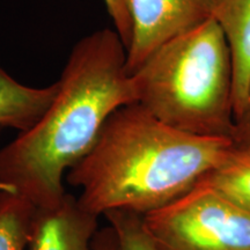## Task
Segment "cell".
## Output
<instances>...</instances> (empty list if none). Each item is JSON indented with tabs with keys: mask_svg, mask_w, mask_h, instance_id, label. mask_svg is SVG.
<instances>
[{
	"mask_svg": "<svg viewBox=\"0 0 250 250\" xmlns=\"http://www.w3.org/2000/svg\"><path fill=\"white\" fill-rule=\"evenodd\" d=\"M58 83L40 121L0 148V190L34 206L61 201L64 176L88 154L108 118L137 103L126 48L108 28L73 46Z\"/></svg>",
	"mask_w": 250,
	"mask_h": 250,
	"instance_id": "obj_1",
	"label": "cell"
},
{
	"mask_svg": "<svg viewBox=\"0 0 250 250\" xmlns=\"http://www.w3.org/2000/svg\"><path fill=\"white\" fill-rule=\"evenodd\" d=\"M233 147L229 138L182 132L132 103L108 118L66 181L96 217L115 211L144 217L189 191Z\"/></svg>",
	"mask_w": 250,
	"mask_h": 250,
	"instance_id": "obj_2",
	"label": "cell"
},
{
	"mask_svg": "<svg viewBox=\"0 0 250 250\" xmlns=\"http://www.w3.org/2000/svg\"><path fill=\"white\" fill-rule=\"evenodd\" d=\"M131 77L137 103L162 123L195 136L230 139L233 62L213 18L156 49Z\"/></svg>",
	"mask_w": 250,
	"mask_h": 250,
	"instance_id": "obj_3",
	"label": "cell"
},
{
	"mask_svg": "<svg viewBox=\"0 0 250 250\" xmlns=\"http://www.w3.org/2000/svg\"><path fill=\"white\" fill-rule=\"evenodd\" d=\"M143 223L159 250H250V212L203 180Z\"/></svg>",
	"mask_w": 250,
	"mask_h": 250,
	"instance_id": "obj_4",
	"label": "cell"
},
{
	"mask_svg": "<svg viewBox=\"0 0 250 250\" xmlns=\"http://www.w3.org/2000/svg\"><path fill=\"white\" fill-rule=\"evenodd\" d=\"M214 0H126L131 35L126 68L133 73L156 49L212 19Z\"/></svg>",
	"mask_w": 250,
	"mask_h": 250,
	"instance_id": "obj_5",
	"label": "cell"
},
{
	"mask_svg": "<svg viewBox=\"0 0 250 250\" xmlns=\"http://www.w3.org/2000/svg\"><path fill=\"white\" fill-rule=\"evenodd\" d=\"M98 230L99 217L66 192L54 205L34 208L27 250H93Z\"/></svg>",
	"mask_w": 250,
	"mask_h": 250,
	"instance_id": "obj_6",
	"label": "cell"
},
{
	"mask_svg": "<svg viewBox=\"0 0 250 250\" xmlns=\"http://www.w3.org/2000/svg\"><path fill=\"white\" fill-rule=\"evenodd\" d=\"M212 18L223 30L232 56L235 120L250 87V0H214Z\"/></svg>",
	"mask_w": 250,
	"mask_h": 250,
	"instance_id": "obj_7",
	"label": "cell"
},
{
	"mask_svg": "<svg viewBox=\"0 0 250 250\" xmlns=\"http://www.w3.org/2000/svg\"><path fill=\"white\" fill-rule=\"evenodd\" d=\"M58 88V81L46 87L23 85L0 67V130H29L44 115Z\"/></svg>",
	"mask_w": 250,
	"mask_h": 250,
	"instance_id": "obj_8",
	"label": "cell"
},
{
	"mask_svg": "<svg viewBox=\"0 0 250 250\" xmlns=\"http://www.w3.org/2000/svg\"><path fill=\"white\" fill-rule=\"evenodd\" d=\"M234 204L250 212V152L233 147L203 179Z\"/></svg>",
	"mask_w": 250,
	"mask_h": 250,
	"instance_id": "obj_9",
	"label": "cell"
},
{
	"mask_svg": "<svg viewBox=\"0 0 250 250\" xmlns=\"http://www.w3.org/2000/svg\"><path fill=\"white\" fill-rule=\"evenodd\" d=\"M33 204L0 190V250H27Z\"/></svg>",
	"mask_w": 250,
	"mask_h": 250,
	"instance_id": "obj_10",
	"label": "cell"
},
{
	"mask_svg": "<svg viewBox=\"0 0 250 250\" xmlns=\"http://www.w3.org/2000/svg\"><path fill=\"white\" fill-rule=\"evenodd\" d=\"M117 240V250H159L149 235L142 215L115 211L103 215Z\"/></svg>",
	"mask_w": 250,
	"mask_h": 250,
	"instance_id": "obj_11",
	"label": "cell"
},
{
	"mask_svg": "<svg viewBox=\"0 0 250 250\" xmlns=\"http://www.w3.org/2000/svg\"><path fill=\"white\" fill-rule=\"evenodd\" d=\"M103 1L115 26V31L121 37L122 42L126 48L131 35V22L126 7V0H103Z\"/></svg>",
	"mask_w": 250,
	"mask_h": 250,
	"instance_id": "obj_12",
	"label": "cell"
},
{
	"mask_svg": "<svg viewBox=\"0 0 250 250\" xmlns=\"http://www.w3.org/2000/svg\"><path fill=\"white\" fill-rule=\"evenodd\" d=\"M230 140L235 148L250 152V87L246 105L234 120Z\"/></svg>",
	"mask_w": 250,
	"mask_h": 250,
	"instance_id": "obj_13",
	"label": "cell"
},
{
	"mask_svg": "<svg viewBox=\"0 0 250 250\" xmlns=\"http://www.w3.org/2000/svg\"><path fill=\"white\" fill-rule=\"evenodd\" d=\"M93 250H117L116 235L109 225L96 232L93 240Z\"/></svg>",
	"mask_w": 250,
	"mask_h": 250,
	"instance_id": "obj_14",
	"label": "cell"
},
{
	"mask_svg": "<svg viewBox=\"0 0 250 250\" xmlns=\"http://www.w3.org/2000/svg\"><path fill=\"white\" fill-rule=\"evenodd\" d=\"M0 131H1V130H0Z\"/></svg>",
	"mask_w": 250,
	"mask_h": 250,
	"instance_id": "obj_15",
	"label": "cell"
}]
</instances>
